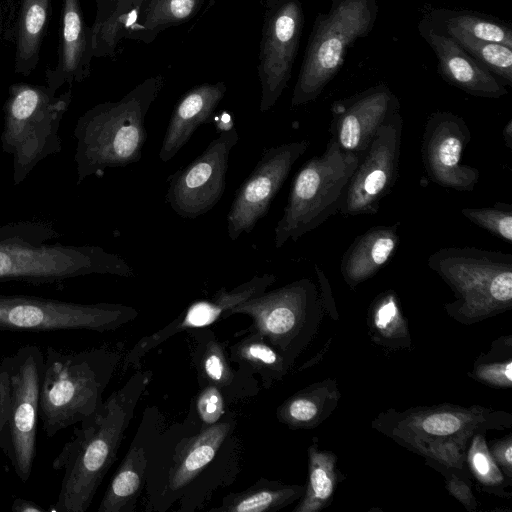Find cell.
<instances>
[{
    "label": "cell",
    "instance_id": "obj_1",
    "mask_svg": "<svg viewBox=\"0 0 512 512\" xmlns=\"http://www.w3.org/2000/svg\"><path fill=\"white\" fill-rule=\"evenodd\" d=\"M243 450L233 412L202 426L189 407L185 419L165 426L150 450L144 510L166 512L175 504L179 512L204 509L218 490L236 481Z\"/></svg>",
    "mask_w": 512,
    "mask_h": 512
},
{
    "label": "cell",
    "instance_id": "obj_2",
    "mask_svg": "<svg viewBox=\"0 0 512 512\" xmlns=\"http://www.w3.org/2000/svg\"><path fill=\"white\" fill-rule=\"evenodd\" d=\"M153 378L149 369H138L92 415L79 422L72 437L52 461L63 470L54 505L57 512H86L117 459L134 412Z\"/></svg>",
    "mask_w": 512,
    "mask_h": 512
},
{
    "label": "cell",
    "instance_id": "obj_3",
    "mask_svg": "<svg viewBox=\"0 0 512 512\" xmlns=\"http://www.w3.org/2000/svg\"><path fill=\"white\" fill-rule=\"evenodd\" d=\"M163 86V77H151L119 101L98 105L79 119L74 130L78 184L107 168L141 159L147 140L145 118Z\"/></svg>",
    "mask_w": 512,
    "mask_h": 512
},
{
    "label": "cell",
    "instance_id": "obj_4",
    "mask_svg": "<svg viewBox=\"0 0 512 512\" xmlns=\"http://www.w3.org/2000/svg\"><path fill=\"white\" fill-rule=\"evenodd\" d=\"M121 361V352L100 347L44 353L39 420L48 438L78 424L103 404V394Z\"/></svg>",
    "mask_w": 512,
    "mask_h": 512
},
{
    "label": "cell",
    "instance_id": "obj_5",
    "mask_svg": "<svg viewBox=\"0 0 512 512\" xmlns=\"http://www.w3.org/2000/svg\"><path fill=\"white\" fill-rule=\"evenodd\" d=\"M24 223L0 228V281L51 284L91 274L134 277V269L118 254L99 246L43 244L55 236L50 228L32 234Z\"/></svg>",
    "mask_w": 512,
    "mask_h": 512
},
{
    "label": "cell",
    "instance_id": "obj_6",
    "mask_svg": "<svg viewBox=\"0 0 512 512\" xmlns=\"http://www.w3.org/2000/svg\"><path fill=\"white\" fill-rule=\"evenodd\" d=\"M373 426L400 445L442 467L462 468L474 434L511 426V415L483 407L438 405L381 414Z\"/></svg>",
    "mask_w": 512,
    "mask_h": 512
},
{
    "label": "cell",
    "instance_id": "obj_7",
    "mask_svg": "<svg viewBox=\"0 0 512 512\" xmlns=\"http://www.w3.org/2000/svg\"><path fill=\"white\" fill-rule=\"evenodd\" d=\"M452 289L445 309L462 324H473L512 308V255L475 247H447L427 260Z\"/></svg>",
    "mask_w": 512,
    "mask_h": 512
},
{
    "label": "cell",
    "instance_id": "obj_8",
    "mask_svg": "<svg viewBox=\"0 0 512 512\" xmlns=\"http://www.w3.org/2000/svg\"><path fill=\"white\" fill-rule=\"evenodd\" d=\"M44 352L34 343L0 360V451L26 483L36 455Z\"/></svg>",
    "mask_w": 512,
    "mask_h": 512
},
{
    "label": "cell",
    "instance_id": "obj_9",
    "mask_svg": "<svg viewBox=\"0 0 512 512\" xmlns=\"http://www.w3.org/2000/svg\"><path fill=\"white\" fill-rule=\"evenodd\" d=\"M360 156L342 150L330 138L325 151L307 160L291 184L283 215L274 229V245L297 241L340 212Z\"/></svg>",
    "mask_w": 512,
    "mask_h": 512
},
{
    "label": "cell",
    "instance_id": "obj_10",
    "mask_svg": "<svg viewBox=\"0 0 512 512\" xmlns=\"http://www.w3.org/2000/svg\"><path fill=\"white\" fill-rule=\"evenodd\" d=\"M377 0H332L328 12L318 13L306 46L291 106L318 98L344 64L348 49L375 26Z\"/></svg>",
    "mask_w": 512,
    "mask_h": 512
},
{
    "label": "cell",
    "instance_id": "obj_11",
    "mask_svg": "<svg viewBox=\"0 0 512 512\" xmlns=\"http://www.w3.org/2000/svg\"><path fill=\"white\" fill-rule=\"evenodd\" d=\"M322 308L316 285L309 278H302L238 304L230 310L229 317H250L252 323L243 333L263 336L292 368L313 338Z\"/></svg>",
    "mask_w": 512,
    "mask_h": 512
},
{
    "label": "cell",
    "instance_id": "obj_12",
    "mask_svg": "<svg viewBox=\"0 0 512 512\" xmlns=\"http://www.w3.org/2000/svg\"><path fill=\"white\" fill-rule=\"evenodd\" d=\"M132 306L119 303H75L30 295L0 294V330L114 331L137 318Z\"/></svg>",
    "mask_w": 512,
    "mask_h": 512
},
{
    "label": "cell",
    "instance_id": "obj_13",
    "mask_svg": "<svg viewBox=\"0 0 512 512\" xmlns=\"http://www.w3.org/2000/svg\"><path fill=\"white\" fill-rule=\"evenodd\" d=\"M61 110L44 106L34 89L18 92L6 110L0 140L2 150L12 156L13 180L21 183L43 159L61 150L59 122Z\"/></svg>",
    "mask_w": 512,
    "mask_h": 512
},
{
    "label": "cell",
    "instance_id": "obj_14",
    "mask_svg": "<svg viewBox=\"0 0 512 512\" xmlns=\"http://www.w3.org/2000/svg\"><path fill=\"white\" fill-rule=\"evenodd\" d=\"M239 140L235 127L223 130L192 162L167 178L165 201L184 219L209 212L222 198L229 157Z\"/></svg>",
    "mask_w": 512,
    "mask_h": 512
},
{
    "label": "cell",
    "instance_id": "obj_15",
    "mask_svg": "<svg viewBox=\"0 0 512 512\" xmlns=\"http://www.w3.org/2000/svg\"><path fill=\"white\" fill-rule=\"evenodd\" d=\"M303 25L299 0H267L258 64L260 112L276 104L291 78Z\"/></svg>",
    "mask_w": 512,
    "mask_h": 512
},
{
    "label": "cell",
    "instance_id": "obj_16",
    "mask_svg": "<svg viewBox=\"0 0 512 512\" xmlns=\"http://www.w3.org/2000/svg\"><path fill=\"white\" fill-rule=\"evenodd\" d=\"M403 118L393 114L378 129L350 179L340 213L373 215L399 175Z\"/></svg>",
    "mask_w": 512,
    "mask_h": 512
},
{
    "label": "cell",
    "instance_id": "obj_17",
    "mask_svg": "<svg viewBox=\"0 0 512 512\" xmlns=\"http://www.w3.org/2000/svg\"><path fill=\"white\" fill-rule=\"evenodd\" d=\"M299 140L265 148L259 161L239 187L227 214V233L232 241L250 233L269 211L295 162L309 148Z\"/></svg>",
    "mask_w": 512,
    "mask_h": 512
},
{
    "label": "cell",
    "instance_id": "obj_18",
    "mask_svg": "<svg viewBox=\"0 0 512 512\" xmlns=\"http://www.w3.org/2000/svg\"><path fill=\"white\" fill-rule=\"evenodd\" d=\"M471 140L465 120L457 114L436 111L426 120L421 156L428 178L438 186L470 192L480 178V171L461 162Z\"/></svg>",
    "mask_w": 512,
    "mask_h": 512
},
{
    "label": "cell",
    "instance_id": "obj_19",
    "mask_svg": "<svg viewBox=\"0 0 512 512\" xmlns=\"http://www.w3.org/2000/svg\"><path fill=\"white\" fill-rule=\"evenodd\" d=\"M276 280L277 277L274 274L255 275L231 290L222 287L211 298L191 303L169 324L138 340L124 357L123 370L126 371L129 368L141 369L142 359L150 351L180 332L209 327L219 320L228 318L232 308L262 294Z\"/></svg>",
    "mask_w": 512,
    "mask_h": 512
},
{
    "label": "cell",
    "instance_id": "obj_20",
    "mask_svg": "<svg viewBox=\"0 0 512 512\" xmlns=\"http://www.w3.org/2000/svg\"><path fill=\"white\" fill-rule=\"evenodd\" d=\"M396 112H400L399 99L386 84L334 101L331 106V138L342 150L361 157L379 127Z\"/></svg>",
    "mask_w": 512,
    "mask_h": 512
},
{
    "label": "cell",
    "instance_id": "obj_21",
    "mask_svg": "<svg viewBox=\"0 0 512 512\" xmlns=\"http://www.w3.org/2000/svg\"><path fill=\"white\" fill-rule=\"evenodd\" d=\"M165 424V416L158 406L144 409L130 446L104 492L98 512L135 511L145 487L150 450Z\"/></svg>",
    "mask_w": 512,
    "mask_h": 512
},
{
    "label": "cell",
    "instance_id": "obj_22",
    "mask_svg": "<svg viewBox=\"0 0 512 512\" xmlns=\"http://www.w3.org/2000/svg\"><path fill=\"white\" fill-rule=\"evenodd\" d=\"M190 338V357L196 371L199 387H217L226 403H236L259 394L260 383L255 375L234 368L226 345L209 327L186 331Z\"/></svg>",
    "mask_w": 512,
    "mask_h": 512
},
{
    "label": "cell",
    "instance_id": "obj_23",
    "mask_svg": "<svg viewBox=\"0 0 512 512\" xmlns=\"http://www.w3.org/2000/svg\"><path fill=\"white\" fill-rule=\"evenodd\" d=\"M418 31L435 53L438 73L445 82L475 97L497 99L508 94L505 85L453 38L421 25H418Z\"/></svg>",
    "mask_w": 512,
    "mask_h": 512
},
{
    "label": "cell",
    "instance_id": "obj_24",
    "mask_svg": "<svg viewBox=\"0 0 512 512\" xmlns=\"http://www.w3.org/2000/svg\"><path fill=\"white\" fill-rule=\"evenodd\" d=\"M223 82L204 83L190 89L178 101L170 117L159 151L162 162L170 161L190 140L197 128L213 121L226 93Z\"/></svg>",
    "mask_w": 512,
    "mask_h": 512
},
{
    "label": "cell",
    "instance_id": "obj_25",
    "mask_svg": "<svg viewBox=\"0 0 512 512\" xmlns=\"http://www.w3.org/2000/svg\"><path fill=\"white\" fill-rule=\"evenodd\" d=\"M398 227V223L372 227L351 243L340 265L350 288L373 277L393 257L400 241Z\"/></svg>",
    "mask_w": 512,
    "mask_h": 512
},
{
    "label": "cell",
    "instance_id": "obj_26",
    "mask_svg": "<svg viewBox=\"0 0 512 512\" xmlns=\"http://www.w3.org/2000/svg\"><path fill=\"white\" fill-rule=\"evenodd\" d=\"M434 32L457 38L495 42L512 48V29L498 18L471 10L425 8L419 24Z\"/></svg>",
    "mask_w": 512,
    "mask_h": 512
},
{
    "label": "cell",
    "instance_id": "obj_27",
    "mask_svg": "<svg viewBox=\"0 0 512 512\" xmlns=\"http://www.w3.org/2000/svg\"><path fill=\"white\" fill-rule=\"evenodd\" d=\"M333 380L314 383L284 400L276 410L279 422L290 429H309L322 423L339 399Z\"/></svg>",
    "mask_w": 512,
    "mask_h": 512
},
{
    "label": "cell",
    "instance_id": "obj_28",
    "mask_svg": "<svg viewBox=\"0 0 512 512\" xmlns=\"http://www.w3.org/2000/svg\"><path fill=\"white\" fill-rule=\"evenodd\" d=\"M305 487L260 478L248 488L225 495L210 512H276L299 500Z\"/></svg>",
    "mask_w": 512,
    "mask_h": 512
},
{
    "label": "cell",
    "instance_id": "obj_29",
    "mask_svg": "<svg viewBox=\"0 0 512 512\" xmlns=\"http://www.w3.org/2000/svg\"><path fill=\"white\" fill-rule=\"evenodd\" d=\"M231 362L258 375L265 389L281 381L291 369L285 358L263 336L250 332L228 348Z\"/></svg>",
    "mask_w": 512,
    "mask_h": 512
},
{
    "label": "cell",
    "instance_id": "obj_30",
    "mask_svg": "<svg viewBox=\"0 0 512 512\" xmlns=\"http://www.w3.org/2000/svg\"><path fill=\"white\" fill-rule=\"evenodd\" d=\"M337 457L319 449L314 441L308 449V480L293 512H317L329 505L337 485Z\"/></svg>",
    "mask_w": 512,
    "mask_h": 512
},
{
    "label": "cell",
    "instance_id": "obj_31",
    "mask_svg": "<svg viewBox=\"0 0 512 512\" xmlns=\"http://www.w3.org/2000/svg\"><path fill=\"white\" fill-rule=\"evenodd\" d=\"M368 323L377 343L401 347L409 343V332L400 301L393 290L380 293L371 303Z\"/></svg>",
    "mask_w": 512,
    "mask_h": 512
},
{
    "label": "cell",
    "instance_id": "obj_32",
    "mask_svg": "<svg viewBox=\"0 0 512 512\" xmlns=\"http://www.w3.org/2000/svg\"><path fill=\"white\" fill-rule=\"evenodd\" d=\"M201 1L143 0L128 32H142L141 40H147L148 34H156L189 18Z\"/></svg>",
    "mask_w": 512,
    "mask_h": 512
},
{
    "label": "cell",
    "instance_id": "obj_33",
    "mask_svg": "<svg viewBox=\"0 0 512 512\" xmlns=\"http://www.w3.org/2000/svg\"><path fill=\"white\" fill-rule=\"evenodd\" d=\"M474 60L504 85L512 86V48L467 36L453 38Z\"/></svg>",
    "mask_w": 512,
    "mask_h": 512
},
{
    "label": "cell",
    "instance_id": "obj_34",
    "mask_svg": "<svg viewBox=\"0 0 512 512\" xmlns=\"http://www.w3.org/2000/svg\"><path fill=\"white\" fill-rule=\"evenodd\" d=\"M461 214L477 226L494 236L512 242V205L497 202L493 206L481 208H463Z\"/></svg>",
    "mask_w": 512,
    "mask_h": 512
},
{
    "label": "cell",
    "instance_id": "obj_35",
    "mask_svg": "<svg viewBox=\"0 0 512 512\" xmlns=\"http://www.w3.org/2000/svg\"><path fill=\"white\" fill-rule=\"evenodd\" d=\"M468 451V462L473 475L488 488H498L504 483V476L490 454L483 434L473 435Z\"/></svg>",
    "mask_w": 512,
    "mask_h": 512
},
{
    "label": "cell",
    "instance_id": "obj_36",
    "mask_svg": "<svg viewBox=\"0 0 512 512\" xmlns=\"http://www.w3.org/2000/svg\"><path fill=\"white\" fill-rule=\"evenodd\" d=\"M473 377L487 385L494 387H511L512 385V358L498 357L495 346L484 358L478 360L474 366Z\"/></svg>",
    "mask_w": 512,
    "mask_h": 512
},
{
    "label": "cell",
    "instance_id": "obj_37",
    "mask_svg": "<svg viewBox=\"0 0 512 512\" xmlns=\"http://www.w3.org/2000/svg\"><path fill=\"white\" fill-rule=\"evenodd\" d=\"M226 401L221 391L213 385L200 387L190 407L202 426L217 423L226 412Z\"/></svg>",
    "mask_w": 512,
    "mask_h": 512
},
{
    "label": "cell",
    "instance_id": "obj_38",
    "mask_svg": "<svg viewBox=\"0 0 512 512\" xmlns=\"http://www.w3.org/2000/svg\"><path fill=\"white\" fill-rule=\"evenodd\" d=\"M113 11L108 20L109 41L112 46L116 44L118 34L124 27H129L133 23L138 9L143 0H113Z\"/></svg>",
    "mask_w": 512,
    "mask_h": 512
},
{
    "label": "cell",
    "instance_id": "obj_39",
    "mask_svg": "<svg viewBox=\"0 0 512 512\" xmlns=\"http://www.w3.org/2000/svg\"><path fill=\"white\" fill-rule=\"evenodd\" d=\"M491 456L499 467L504 469L505 474L511 478L512 472V438L511 435L494 441L489 449Z\"/></svg>",
    "mask_w": 512,
    "mask_h": 512
},
{
    "label": "cell",
    "instance_id": "obj_40",
    "mask_svg": "<svg viewBox=\"0 0 512 512\" xmlns=\"http://www.w3.org/2000/svg\"><path fill=\"white\" fill-rule=\"evenodd\" d=\"M447 490L457 498L468 510H475L476 501L470 485L455 474L447 477Z\"/></svg>",
    "mask_w": 512,
    "mask_h": 512
},
{
    "label": "cell",
    "instance_id": "obj_41",
    "mask_svg": "<svg viewBox=\"0 0 512 512\" xmlns=\"http://www.w3.org/2000/svg\"><path fill=\"white\" fill-rule=\"evenodd\" d=\"M81 32V22L77 11L69 8L65 14L64 37L69 45L74 44Z\"/></svg>",
    "mask_w": 512,
    "mask_h": 512
},
{
    "label": "cell",
    "instance_id": "obj_42",
    "mask_svg": "<svg viewBox=\"0 0 512 512\" xmlns=\"http://www.w3.org/2000/svg\"><path fill=\"white\" fill-rule=\"evenodd\" d=\"M44 22L45 9L39 4L32 5L28 10L25 19L27 32L31 35L37 34L41 30Z\"/></svg>",
    "mask_w": 512,
    "mask_h": 512
},
{
    "label": "cell",
    "instance_id": "obj_43",
    "mask_svg": "<svg viewBox=\"0 0 512 512\" xmlns=\"http://www.w3.org/2000/svg\"><path fill=\"white\" fill-rule=\"evenodd\" d=\"M13 512H45L46 510L38 503L23 499L15 498L11 504Z\"/></svg>",
    "mask_w": 512,
    "mask_h": 512
},
{
    "label": "cell",
    "instance_id": "obj_44",
    "mask_svg": "<svg viewBox=\"0 0 512 512\" xmlns=\"http://www.w3.org/2000/svg\"><path fill=\"white\" fill-rule=\"evenodd\" d=\"M503 138L506 147L512 149V119L503 128Z\"/></svg>",
    "mask_w": 512,
    "mask_h": 512
}]
</instances>
